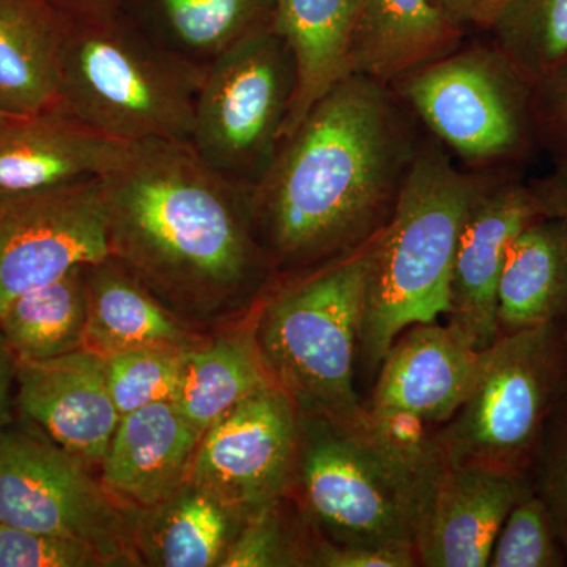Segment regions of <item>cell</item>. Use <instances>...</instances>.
Returning a JSON list of instances; mask_svg holds the SVG:
<instances>
[{
  "label": "cell",
  "instance_id": "cell-1",
  "mask_svg": "<svg viewBox=\"0 0 567 567\" xmlns=\"http://www.w3.org/2000/svg\"><path fill=\"white\" fill-rule=\"evenodd\" d=\"M102 185L110 257L182 319L244 316L275 281L254 188L189 142H134Z\"/></svg>",
  "mask_w": 567,
  "mask_h": 567
},
{
  "label": "cell",
  "instance_id": "cell-2",
  "mask_svg": "<svg viewBox=\"0 0 567 567\" xmlns=\"http://www.w3.org/2000/svg\"><path fill=\"white\" fill-rule=\"evenodd\" d=\"M382 82L349 74L279 145L252 189L275 279L369 244L393 215L420 142Z\"/></svg>",
  "mask_w": 567,
  "mask_h": 567
},
{
  "label": "cell",
  "instance_id": "cell-3",
  "mask_svg": "<svg viewBox=\"0 0 567 567\" xmlns=\"http://www.w3.org/2000/svg\"><path fill=\"white\" fill-rule=\"evenodd\" d=\"M434 434L399 440L371 415L347 424L300 409L290 495L336 544L415 550L417 520L442 464Z\"/></svg>",
  "mask_w": 567,
  "mask_h": 567
},
{
  "label": "cell",
  "instance_id": "cell-4",
  "mask_svg": "<svg viewBox=\"0 0 567 567\" xmlns=\"http://www.w3.org/2000/svg\"><path fill=\"white\" fill-rule=\"evenodd\" d=\"M498 173H465L440 145L420 142L393 215L371 246L360 349L365 375L379 372L406 328L446 315L462 227Z\"/></svg>",
  "mask_w": 567,
  "mask_h": 567
},
{
  "label": "cell",
  "instance_id": "cell-5",
  "mask_svg": "<svg viewBox=\"0 0 567 567\" xmlns=\"http://www.w3.org/2000/svg\"><path fill=\"white\" fill-rule=\"evenodd\" d=\"M374 238L357 251L276 278L254 305L257 344L275 385L298 409L347 424L369 420L354 390V365Z\"/></svg>",
  "mask_w": 567,
  "mask_h": 567
},
{
  "label": "cell",
  "instance_id": "cell-6",
  "mask_svg": "<svg viewBox=\"0 0 567 567\" xmlns=\"http://www.w3.org/2000/svg\"><path fill=\"white\" fill-rule=\"evenodd\" d=\"M205 70L153 39L123 10L70 18L61 106L111 140L189 142Z\"/></svg>",
  "mask_w": 567,
  "mask_h": 567
},
{
  "label": "cell",
  "instance_id": "cell-7",
  "mask_svg": "<svg viewBox=\"0 0 567 567\" xmlns=\"http://www.w3.org/2000/svg\"><path fill=\"white\" fill-rule=\"evenodd\" d=\"M567 385V320L499 334L473 393L435 440L446 457L532 476L551 410Z\"/></svg>",
  "mask_w": 567,
  "mask_h": 567
},
{
  "label": "cell",
  "instance_id": "cell-8",
  "mask_svg": "<svg viewBox=\"0 0 567 567\" xmlns=\"http://www.w3.org/2000/svg\"><path fill=\"white\" fill-rule=\"evenodd\" d=\"M391 89L465 163L511 171L535 151L529 85L492 43L461 44Z\"/></svg>",
  "mask_w": 567,
  "mask_h": 567
},
{
  "label": "cell",
  "instance_id": "cell-9",
  "mask_svg": "<svg viewBox=\"0 0 567 567\" xmlns=\"http://www.w3.org/2000/svg\"><path fill=\"white\" fill-rule=\"evenodd\" d=\"M297 71L274 24L235 43L205 70L189 144L227 181L254 188L281 145Z\"/></svg>",
  "mask_w": 567,
  "mask_h": 567
},
{
  "label": "cell",
  "instance_id": "cell-10",
  "mask_svg": "<svg viewBox=\"0 0 567 567\" xmlns=\"http://www.w3.org/2000/svg\"><path fill=\"white\" fill-rule=\"evenodd\" d=\"M136 509L107 492L92 466L33 429H0V524L76 537L115 566H144Z\"/></svg>",
  "mask_w": 567,
  "mask_h": 567
},
{
  "label": "cell",
  "instance_id": "cell-11",
  "mask_svg": "<svg viewBox=\"0 0 567 567\" xmlns=\"http://www.w3.org/2000/svg\"><path fill=\"white\" fill-rule=\"evenodd\" d=\"M300 409L268 386L219 416L200 436L189 481L241 522L292 494Z\"/></svg>",
  "mask_w": 567,
  "mask_h": 567
},
{
  "label": "cell",
  "instance_id": "cell-12",
  "mask_svg": "<svg viewBox=\"0 0 567 567\" xmlns=\"http://www.w3.org/2000/svg\"><path fill=\"white\" fill-rule=\"evenodd\" d=\"M107 257L102 178L0 194V312L74 267Z\"/></svg>",
  "mask_w": 567,
  "mask_h": 567
},
{
  "label": "cell",
  "instance_id": "cell-13",
  "mask_svg": "<svg viewBox=\"0 0 567 567\" xmlns=\"http://www.w3.org/2000/svg\"><path fill=\"white\" fill-rule=\"evenodd\" d=\"M477 349L451 323H415L388 350L365 409L383 424L436 429L473 393L483 365Z\"/></svg>",
  "mask_w": 567,
  "mask_h": 567
},
{
  "label": "cell",
  "instance_id": "cell-14",
  "mask_svg": "<svg viewBox=\"0 0 567 567\" xmlns=\"http://www.w3.org/2000/svg\"><path fill=\"white\" fill-rule=\"evenodd\" d=\"M543 216L528 182L513 171H499L470 208L451 270L445 316L477 349H487L499 334L496 306L507 249Z\"/></svg>",
  "mask_w": 567,
  "mask_h": 567
},
{
  "label": "cell",
  "instance_id": "cell-15",
  "mask_svg": "<svg viewBox=\"0 0 567 567\" xmlns=\"http://www.w3.org/2000/svg\"><path fill=\"white\" fill-rule=\"evenodd\" d=\"M532 491V476L443 454L416 525L417 566L487 567L507 514Z\"/></svg>",
  "mask_w": 567,
  "mask_h": 567
},
{
  "label": "cell",
  "instance_id": "cell-16",
  "mask_svg": "<svg viewBox=\"0 0 567 567\" xmlns=\"http://www.w3.org/2000/svg\"><path fill=\"white\" fill-rule=\"evenodd\" d=\"M14 410L92 468L102 465L122 417L107 385L106 358L87 349L18 363Z\"/></svg>",
  "mask_w": 567,
  "mask_h": 567
},
{
  "label": "cell",
  "instance_id": "cell-17",
  "mask_svg": "<svg viewBox=\"0 0 567 567\" xmlns=\"http://www.w3.org/2000/svg\"><path fill=\"white\" fill-rule=\"evenodd\" d=\"M128 142L89 128L62 106L31 115H0V194L39 192L102 178Z\"/></svg>",
  "mask_w": 567,
  "mask_h": 567
},
{
  "label": "cell",
  "instance_id": "cell-18",
  "mask_svg": "<svg viewBox=\"0 0 567 567\" xmlns=\"http://www.w3.org/2000/svg\"><path fill=\"white\" fill-rule=\"evenodd\" d=\"M200 436L174 402L142 406L118 421L100 480L132 509L158 505L189 480Z\"/></svg>",
  "mask_w": 567,
  "mask_h": 567
},
{
  "label": "cell",
  "instance_id": "cell-19",
  "mask_svg": "<svg viewBox=\"0 0 567 567\" xmlns=\"http://www.w3.org/2000/svg\"><path fill=\"white\" fill-rule=\"evenodd\" d=\"M465 33L432 0H353L350 73L391 87L456 51Z\"/></svg>",
  "mask_w": 567,
  "mask_h": 567
},
{
  "label": "cell",
  "instance_id": "cell-20",
  "mask_svg": "<svg viewBox=\"0 0 567 567\" xmlns=\"http://www.w3.org/2000/svg\"><path fill=\"white\" fill-rule=\"evenodd\" d=\"M70 17L51 0H0V111L61 106V54Z\"/></svg>",
  "mask_w": 567,
  "mask_h": 567
},
{
  "label": "cell",
  "instance_id": "cell-21",
  "mask_svg": "<svg viewBox=\"0 0 567 567\" xmlns=\"http://www.w3.org/2000/svg\"><path fill=\"white\" fill-rule=\"evenodd\" d=\"M85 282L84 349L107 358L155 347L188 349L203 339L112 257L85 265Z\"/></svg>",
  "mask_w": 567,
  "mask_h": 567
},
{
  "label": "cell",
  "instance_id": "cell-22",
  "mask_svg": "<svg viewBox=\"0 0 567 567\" xmlns=\"http://www.w3.org/2000/svg\"><path fill=\"white\" fill-rule=\"evenodd\" d=\"M276 32L292 51L297 85L282 140L350 73L353 0H275Z\"/></svg>",
  "mask_w": 567,
  "mask_h": 567
},
{
  "label": "cell",
  "instance_id": "cell-23",
  "mask_svg": "<svg viewBox=\"0 0 567 567\" xmlns=\"http://www.w3.org/2000/svg\"><path fill=\"white\" fill-rule=\"evenodd\" d=\"M565 320L567 216H543L525 227L507 249L496 322L499 334H505Z\"/></svg>",
  "mask_w": 567,
  "mask_h": 567
},
{
  "label": "cell",
  "instance_id": "cell-24",
  "mask_svg": "<svg viewBox=\"0 0 567 567\" xmlns=\"http://www.w3.org/2000/svg\"><path fill=\"white\" fill-rule=\"evenodd\" d=\"M274 385L257 344L252 306L240 323L189 347L174 405L203 435L233 406Z\"/></svg>",
  "mask_w": 567,
  "mask_h": 567
},
{
  "label": "cell",
  "instance_id": "cell-25",
  "mask_svg": "<svg viewBox=\"0 0 567 567\" xmlns=\"http://www.w3.org/2000/svg\"><path fill=\"white\" fill-rule=\"evenodd\" d=\"M241 524L188 480L158 505L137 511L134 546L144 566L219 567Z\"/></svg>",
  "mask_w": 567,
  "mask_h": 567
},
{
  "label": "cell",
  "instance_id": "cell-26",
  "mask_svg": "<svg viewBox=\"0 0 567 567\" xmlns=\"http://www.w3.org/2000/svg\"><path fill=\"white\" fill-rule=\"evenodd\" d=\"M133 18L175 54L208 66L246 35L270 24L275 0H125ZM126 13V11H125Z\"/></svg>",
  "mask_w": 567,
  "mask_h": 567
},
{
  "label": "cell",
  "instance_id": "cell-27",
  "mask_svg": "<svg viewBox=\"0 0 567 567\" xmlns=\"http://www.w3.org/2000/svg\"><path fill=\"white\" fill-rule=\"evenodd\" d=\"M87 327L85 265L11 301L0 333L18 363H37L84 349Z\"/></svg>",
  "mask_w": 567,
  "mask_h": 567
},
{
  "label": "cell",
  "instance_id": "cell-28",
  "mask_svg": "<svg viewBox=\"0 0 567 567\" xmlns=\"http://www.w3.org/2000/svg\"><path fill=\"white\" fill-rule=\"evenodd\" d=\"M487 32L495 50L533 85L567 61V0H505Z\"/></svg>",
  "mask_w": 567,
  "mask_h": 567
},
{
  "label": "cell",
  "instance_id": "cell-29",
  "mask_svg": "<svg viewBox=\"0 0 567 567\" xmlns=\"http://www.w3.org/2000/svg\"><path fill=\"white\" fill-rule=\"evenodd\" d=\"M312 525L292 495L241 524L219 567L308 566Z\"/></svg>",
  "mask_w": 567,
  "mask_h": 567
},
{
  "label": "cell",
  "instance_id": "cell-30",
  "mask_svg": "<svg viewBox=\"0 0 567 567\" xmlns=\"http://www.w3.org/2000/svg\"><path fill=\"white\" fill-rule=\"evenodd\" d=\"M188 349L155 347L107 357V385L118 413L123 416L142 406L174 402Z\"/></svg>",
  "mask_w": 567,
  "mask_h": 567
},
{
  "label": "cell",
  "instance_id": "cell-31",
  "mask_svg": "<svg viewBox=\"0 0 567 567\" xmlns=\"http://www.w3.org/2000/svg\"><path fill=\"white\" fill-rule=\"evenodd\" d=\"M492 567H565L566 548L546 502L528 492L507 514L492 550Z\"/></svg>",
  "mask_w": 567,
  "mask_h": 567
},
{
  "label": "cell",
  "instance_id": "cell-32",
  "mask_svg": "<svg viewBox=\"0 0 567 567\" xmlns=\"http://www.w3.org/2000/svg\"><path fill=\"white\" fill-rule=\"evenodd\" d=\"M102 550L76 537L0 524V567H111Z\"/></svg>",
  "mask_w": 567,
  "mask_h": 567
},
{
  "label": "cell",
  "instance_id": "cell-33",
  "mask_svg": "<svg viewBox=\"0 0 567 567\" xmlns=\"http://www.w3.org/2000/svg\"><path fill=\"white\" fill-rule=\"evenodd\" d=\"M532 480L550 509L567 554V385L548 417Z\"/></svg>",
  "mask_w": 567,
  "mask_h": 567
},
{
  "label": "cell",
  "instance_id": "cell-34",
  "mask_svg": "<svg viewBox=\"0 0 567 567\" xmlns=\"http://www.w3.org/2000/svg\"><path fill=\"white\" fill-rule=\"evenodd\" d=\"M529 110L537 145L567 163V61L529 85Z\"/></svg>",
  "mask_w": 567,
  "mask_h": 567
},
{
  "label": "cell",
  "instance_id": "cell-35",
  "mask_svg": "<svg viewBox=\"0 0 567 567\" xmlns=\"http://www.w3.org/2000/svg\"><path fill=\"white\" fill-rule=\"evenodd\" d=\"M308 566L316 567H415V550L410 548L341 546L312 527Z\"/></svg>",
  "mask_w": 567,
  "mask_h": 567
},
{
  "label": "cell",
  "instance_id": "cell-36",
  "mask_svg": "<svg viewBox=\"0 0 567 567\" xmlns=\"http://www.w3.org/2000/svg\"><path fill=\"white\" fill-rule=\"evenodd\" d=\"M505 0H432L450 20L462 29L487 32Z\"/></svg>",
  "mask_w": 567,
  "mask_h": 567
},
{
  "label": "cell",
  "instance_id": "cell-37",
  "mask_svg": "<svg viewBox=\"0 0 567 567\" xmlns=\"http://www.w3.org/2000/svg\"><path fill=\"white\" fill-rule=\"evenodd\" d=\"M546 216H567V163L557 164L550 174L528 182Z\"/></svg>",
  "mask_w": 567,
  "mask_h": 567
},
{
  "label": "cell",
  "instance_id": "cell-38",
  "mask_svg": "<svg viewBox=\"0 0 567 567\" xmlns=\"http://www.w3.org/2000/svg\"><path fill=\"white\" fill-rule=\"evenodd\" d=\"M18 361L0 333V429L13 421Z\"/></svg>",
  "mask_w": 567,
  "mask_h": 567
},
{
  "label": "cell",
  "instance_id": "cell-39",
  "mask_svg": "<svg viewBox=\"0 0 567 567\" xmlns=\"http://www.w3.org/2000/svg\"><path fill=\"white\" fill-rule=\"evenodd\" d=\"M70 18H104L122 11L125 0H51Z\"/></svg>",
  "mask_w": 567,
  "mask_h": 567
},
{
  "label": "cell",
  "instance_id": "cell-40",
  "mask_svg": "<svg viewBox=\"0 0 567 567\" xmlns=\"http://www.w3.org/2000/svg\"><path fill=\"white\" fill-rule=\"evenodd\" d=\"M0 115H3V112H2V111H0Z\"/></svg>",
  "mask_w": 567,
  "mask_h": 567
}]
</instances>
